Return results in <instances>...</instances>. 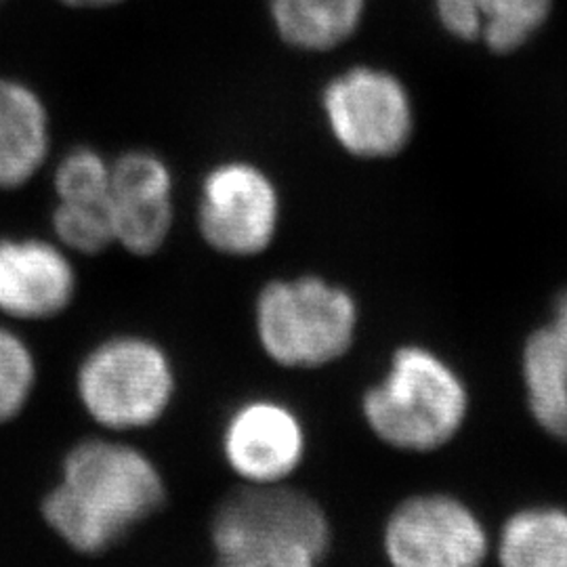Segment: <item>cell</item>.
Instances as JSON below:
<instances>
[{"label":"cell","instance_id":"obj_13","mask_svg":"<svg viewBox=\"0 0 567 567\" xmlns=\"http://www.w3.org/2000/svg\"><path fill=\"white\" fill-rule=\"evenodd\" d=\"M557 0H435L440 25L456 41L511 55L534 41L553 18Z\"/></svg>","mask_w":567,"mask_h":567},{"label":"cell","instance_id":"obj_17","mask_svg":"<svg viewBox=\"0 0 567 567\" xmlns=\"http://www.w3.org/2000/svg\"><path fill=\"white\" fill-rule=\"evenodd\" d=\"M364 4L365 0H271V16L284 41L324 51L355 32Z\"/></svg>","mask_w":567,"mask_h":567},{"label":"cell","instance_id":"obj_7","mask_svg":"<svg viewBox=\"0 0 567 567\" xmlns=\"http://www.w3.org/2000/svg\"><path fill=\"white\" fill-rule=\"evenodd\" d=\"M326 116L339 143L355 156L385 158L404 150L414 110L393 74L358 68L326 89Z\"/></svg>","mask_w":567,"mask_h":567},{"label":"cell","instance_id":"obj_2","mask_svg":"<svg viewBox=\"0 0 567 567\" xmlns=\"http://www.w3.org/2000/svg\"><path fill=\"white\" fill-rule=\"evenodd\" d=\"M468 404L465 379L444 355L405 343L391 353L383 377L365 386L360 412L365 429L386 447L431 454L454 442Z\"/></svg>","mask_w":567,"mask_h":567},{"label":"cell","instance_id":"obj_9","mask_svg":"<svg viewBox=\"0 0 567 567\" xmlns=\"http://www.w3.org/2000/svg\"><path fill=\"white\" fill-rule=\"evenodd\" d=\"M278 227V196L255 166L229 163L204 182L200 231L215 250L255 257L271 244Z\"/></svg>","mask_w":567,"mask_h":567},{"label":"cell","instance_id":"obj_20","mask_svg":"<svg viewBox=\"0 0 567 567\" xmlns=\"http://www.w3.org/2000/svg\"><path fill=\"white\" fill-rule=\"evenodd\" d=\"M213 567H243V566H234V564H225V561H215V566Z\"/></svg>","mask_w":567,"mask_h":567},{"label":"cell","instance_id":"obj_16","mask_svg":"<svg viewBox=\"0 0 567 567\" xmlns=\"http://www.w3.org/2000/svg\"><path fill=\"white\" fill-rule=\"evenodd\" d=\"M522 370L529 414L550 437L567 444V365L547 324L527 337Z\"/></svg>","mask_w":567,"mask_h":567},{"label":"cell","instance_id":"obj_11","mask_svg":"<svg viewBox=\"0 0 567 567\" xmlns=\"http://www.w3.org/2000/svg\"><path fill=\"white\" fill-rule=\"evenodd\" d=\"M76 295L74 265L55 244L0 240V311L16 320H51Z\"/></svg>","mask_w":567,"mask_h":567},{"label":"cell","instance_id":"obj_14","mask_svg":"<svg viewBox=\"0 0 567 567\" xmlns=\"http://www.w3.org/2000/svg\"><path fill=\"white\" fill-rule=\"evenodd\" d=\"M49 152V118L39 95L0 79V189L30 182Z\"/></svg>","mask_w":567,"mask_h":567},{"label":"cell","instance_id":"obj_6","mask_svg":"<svg viewBox=\"0 0 567 567\" xmlns=\"http://www.w3.org/2000/svg\"><path fill=\"white\" fill-rule=\"evenodd\" d=\"M381 548L389 567H482L489 536L480 515L458 496L421 492L389 511Z\"/></svg>","mask_w":567,"mask_h":567},{"label":"cell","instance_id":"obj_8","mask_svg":"<svg viewBox=\"0 0 567 567\" xmlns=\"http://www.w3.org/2000/svg\"><path fill=\"white\" fill-rule=\"evenodd\" d=\"M221 456L244 486L288 484L305 465L309 433L301 414L276 398L236 405L221 429Z\"/></svg>","mask_w":567,"mask_h":567},{"label":"cell","instance_id":"obj_12","mask_svg":"<svg viewBox=\"0 0 567 567\" xmlns=\"http://www.w3.org/2000/svg\"><path fill=\"white\" fill-rule=\"evenodd\" d=\"M60 204L53 225L61 243L82 255H97L114 244L110 219V166L93 150H74L55 175Z\"/></svg>","mask_w":567,"mask_h":567},{"label":"cell","instance_id":"obj_5","mask_svg":"<svg viewBox=\"0 0 567 567\" xmlns=\"http://www.w3.org/2000/svg\"><path fill=\"white\" fill-rule=\"evenodd\" d=\"M177 395V368L152 337L118 332L93 344L76 368L84 414L110 435L147 431L168 414Z\"/></svg>","mask_w":567,"mask_h":567},{"label":"cell","instance_id":"obj_15","mask_svg":"<svg viewBox=\"0 0 567 567\" xmlns=\"http://www.w3.org/2000/svg\"><path fill=\"white\" fill-rule=\"evenodd\" d=\"M498 567H567V511L550 505L513 513L496 538Z\"/></svg>","mask_w":567,"mask_h":567},{"label":"cell","instance_id":"obj_18","mask_svg":"<svg viewBox=\"0 0 567 567\" xmlns=\"http://www.w3.org/2000/svg\"><path fill=\"white\" fill-rule=\"evenodd\" d=\"M37 385V360L30 347L0 326V425L20 416Z\"/></svg>","mask_w":567,"mask_h":567},{"label":"cell","instance_id":"obj_3","mask_svg":"<svg viewBox=\"0 0 567 567\" xmlns=\"http://www.w3.org/2000/svg\"><path fill=\"white\" fill-rule=\"evenodd\" d=\"M215 561L243 567H322L332 524L320 501L288 484L227 494L208 526Z\"/></svg>","mask_w":567,"mask_h":567},{"label":"cell","instance_id":"obj_19","mask_svg":"<svg viewBox=\"0 0 567 567\" xmlns=\"http://www.w3.org/2000/svg\"><path fill=\"white\" fill-rule=\"evenodd\" d=\"M65 4H74V7H102V4H112L118 0H61Z\"/></svg>","mask_w":567,"mask_h":567},{"label":"cell","instance_id":"obj_4","mask_svg":"<svg viewBox=\"0 0 567 567\" xmlns=\"http://www.w3.org/2000/svg\"><path fill=\"white\" fill-rule=\"evenodd\" d=\"M255 332L265 358L284 370L311 372L344 360L360 332V307L320 276L274 280L255 303Z\"/></svg>","mask_w":567,"mask_h":567},{"label":"cell","instance_id":"obj_10","mask_svg":"<svg viewBox=\"0 0 567 567\" xmlns=\"http://www.w3.org/2000/svg\"><path fill=\"white\" fill-rule=\"evenodd\" d=\"M171 173L161 158L133 152L110 168L114 243L137 257L161 250L173 225Z\"/></svg>","mask_w":567,"mask_h":567},{"label":"cell","instance_id":"obj_1","mask_svg":"<svg viewBox=\"0 0 567 567\" xmlns=\"http://www.w3.org/2000/svg\"><path fill=\"white\" fill-rule=\"evenodd\" d=\"M166 501L168 487L156 461L107 433L68 450L60 482L42 498L41 513L65 547L100 557L156 517Z\"/></svg>","mask_w":567,"mask_h":567}]
</instances>
